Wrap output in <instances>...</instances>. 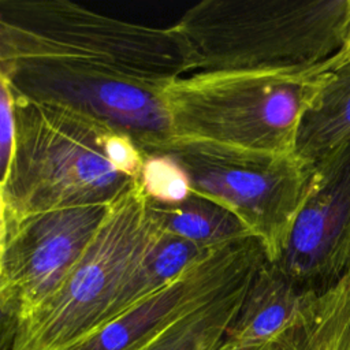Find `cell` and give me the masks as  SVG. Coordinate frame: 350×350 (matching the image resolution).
<instances>
[{"mask_svg": "<svg viewBox=\"0 0 350 350\" xmlns=\"http://www.w3.org/2000/svg\"><path fill=\"white\" fill-rule=\"evenodd\" d=\"M101 145L107 160L116 171L139 180L145 157L131 137L109 127L103 135Z\"/></svg>", "mask_w": 350, "mask_h": 350, "instance_id": "4fadbf2b", "label": "cell"}, {"mask_svg": "<svg viewBox=\"0 0 350 350\" xmlns=\"http://www.w3.org/2000/svg\"><path fill=\"white\" fill-rule=\"evenodd\" d=\"M343 52L346 53V57H347V60H350V31H349V36H347L346 44H345V46H343Z\"/></svg>", "mask_w": 350, "mask_h": 350, "instance_id": "e0dca14e", "label": "cell"}, {"mask_svg": "<svg viewBox=\"0 0 350 350\" xmlns=\"http://www.w3.org/2000/svg\"><path fill=\"white\" fill-rule=\"evenodd\" d=\"M350 139V60L340 64L304 113L295 154L314 164Z\"/></svg>", "mask_w": 350, "mask_h": 350, "instance_id": "30bf717a", "label": "cell"}, {"mask_svg": "<svg viewBox=\"0 0 350 350\" xmlns=\"http://www.w3.org/2000/svg\"><path fill=\"white\" fill-rule=\"evenodd\" d=\"M18 327V313L0 299V350H12Z\"/></svg>", "mask_w": 350, "mask_h": 350, "instance_id": "9a60e30c", "label": "cell"}, {"mask_svg": "<svg viewBox=\"0 0 350 350\" xmlns=\"http://www.w3.org/2000/svg\"><path fill=\"white\" fill-rule=\"evenodd\" d=\"M15 141L12 93L7 77L0 71V190L8 178Z\"/></svg>", "mask_w": 350, "mask_h": 350, "instance_id": "5bb4252c", "label": "cell"}, {"mask_svg": "<svg viewBox=\"0 0 350 350\" xmlns=\"http://www.w3.org/2000/svg\"><path fill=\"white\" fill-rule=\"evenodd\" d=\"M267 260L254 237L211 249L180 275L67 350H135L241 271Z\"/></svg>", "mask_w": 350, "mask_h": 350, "instance_id": "ba28073f", "label": "cell"}, {"mask_svg": "<svg viewBox=\"0 0 350 350\" xmlns=\"http://www.w3.org/2000/svg\"><path fill=\"white\" fill-rule=\"evenodd\" d=\"M109 204L49 211L8 224L0 299L18 313L19 321L66 282Z\"/></svg>", "mask_w": 350, "mask_h": 350, "instance_id": "8992f818", "label": "cell"}, {"mask_svg": "<svg viewBox=\"0 0 350 350\" xmlns=\"http://www.w3.org/2000/svg\"><path fill=\"white\" fill-rule=\"evenodd\" d=\"M157 209L165 230L178 238L204 246H220L228 242L253 237L246 226L219 204L193 194L171 209Z\"/></svg>", "mask_w": 350, "mask_h": 350, "instance_id": "8fae6325", "label": "cell"}, {"mask_svg": "<svg viewBox=\"0 0 350 350\" xmlns=\"http://www.w3.org/2000/svg\"><path fill=\"white\" fill-rule=\"evenodd\" d=\"M172 30L182 74L310 66L343 49L350 0H208Z\"/></svg>", "mask_w": 350, "mask_h": 350, "instance_id": "7a4b0ae2", "label": "cell"}, {"mask_svg": "<svg viewBox=\"0 0 350 350\" xmlns=\"http://www.w3.org/2000/svg\"><path fill=\"white\" fill-rule=\"evenodd\" d=\"M191 193L235 215L269 262L280 260L312 186L314 167L297 154L272 159H178Z\"/></svg>", "mask_w": 350, "mask_h": 350, "instance_id": "5b68a950", "label": "cell"}, {"mask_svg": "<svg viewBox=\"0 0 350 350\" xmlns=\"http://www.w3.org/2000/svg\"><path fill=\"white\" fill-rule=\"evenodd\" d=\"M139 182L148 198L161 205H178L191 196L187 171L167 153L145 157Z\"/></svg>", "mask_w": 350, "mask_h": 350, "instance_id": "7c38bea8", "label": "cell"}, {"mask_svg": "<svg viewBox=\"0 0 350 350\" xmlns=\"http://www.w3.org/2000/svg\"><path fill=\"white\" fill-rule=\"evenodd\" d=\"M7 231H8V221H7V205L0 190V275L3 269V257L5 250V241H7Z\"/></svg>", "mask_w": 350, "mask_h": 350, "instance_id": "2e32d148", "label": "cell"}, {"mask_svg": "<svg viewBox=\"0 0 350 350\" xmlns=\"http://www.w3.org/2000/svg\"><path fill=\"white\" fill-rule=\"evenodd\" d=\"M313 167L309 194L276 264L304 288L323 293L350 265V139Z\"/></svg>", "mask_w": 350, "mask_h": 350, "instance_id": "52a82bcc", "label": "cell"}, {"mask_svg": "<svg viewBox=\"0 0 350 350\" xmlns=\"http://www.w3.org/2000/svg\"><path fill=\"white\" fill-rule=\"evenodd\" d=\"M11 93L15 141L3 187L8 224L49 211L108 204L137 182L116 171L103 152L111 126L12 88Z\"/></svg>", "mask_w": 350, "mask_h": 350, "instance_id": "277c9868", "label": "cell"}, {"mask_svg": "<svg viewBox=\"0 0 350 350\" xmlns=\"http://www.w3.org/2000/svg\"><path fill=\"white\" fill-rule=\"evenodd\" d=\"M345 62L342 49L310 66L172 77L156 89L168 115L159 152L178 159L293 156L304 113Z\"/></svg>", "mask_w": 350, "mask_h": 350, "instance_id": "6da1fadb", "label": "cell"}, {"mask_svg": "<svg viewBox=\"0 0 350 350\" xmlns=\"http://www.w3.org/2000/svg\"><path fill=\"white\" fill-rule=\"evenodd\" d=\"M261 264L241 271L206 299L135 350H219Z\"/></svg>", "mask_w": 350, "mask_h": 350, "instance_id": "9c48e42d", "label": "cell"}, {"mask_svg": "<svg viewBox=\"0 0 350 350\" xmlns=\"http://www.w3.org/2000/svg\"><path fill=\"white\" fill-rule=\"evenodd\" d=\"M170 235L141 182L115 198L77 265L19 321L12 350H67L112 321L141 269Z\"/></svg>", "mask_w": 350, "mask_h": 350, "instance_id": "3957f363", "label": "cell"}]
</instances>
